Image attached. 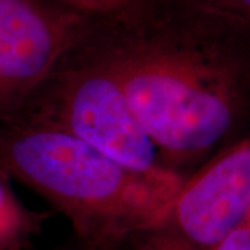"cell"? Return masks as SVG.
<instances>
[{
  "label": "cell",
  "mask_w": 250,
  "mask_h": 250,
  "mask_svg": "<svg viewBox=\"0 0 250 250\" xmlns=\"http://www.w3.org/2000/svg\"><path fill=\"white\" fill-rule=\"evenodd\" d=\"M86 39L161 161L188 179L250 118V28L170 0L93 20Z\"/></svg>",
  "instance_id": "cell-1"
},
{
  "label": "cell",
  "mask_w": 250,
  "mask_h": 250,
  "mask_svg": "<svg viewBox=\"0 0 250 250\" xmlns=\"http://www.w3.org/2000/svg\"><path fill=\"white\" fill-rule=\"evenodd\" d=\"M0 174L42 197L81 241L120 249L161 221L187 179L139 172L21 114L0 120Z\"/></svg>",
  "instance_id": "cell-2"
},
{
  "label": "cell",
  "mask_w": 250,
  "mask_h": 250,
  "mask_svg": "<svg viewBox=\"0 0 250 250\" xmlns=\"http://www.w3.org/2000/svg\"><path fill=\"white\" fill-rule=\"evenodd\" d=\"M86 35L14 114L72 135L131 170L172 172L161 161L118 81Z\"/></svg>",
  "instance_id": "cell-3"
},
{
  "label": "cell",
  "mask_w": 250,
  "mask_h": 250,
  "mask_svg": "<svg viewBox=\"0 0 250 250\" xmlns=\"http://www.w3.org/2000/svg\"><path fill=\"white\" fill-rule=\"evenodd\" d=\"M250 215V136L185 181L168 211L121 250H214Z\"/></svg>",
  "instance_id": "cell-4"
},
{
  "label": "cell",
  "mask_w": 250,
  "mask_h": 250,
  "mask_svg": "<svg viewBox=\"0 0 250 250\" xmlns=\"http://www.w3.org/2000/svg\"><path fill=\"white\" fill-rule=\"evenodd\" d=\"M92 22L56 0H0V120L24 106Z\"/></svg>",
  "instance_id": "cell-5"
},
{
  "label": "cell",
  "mask_w": 250,
  "mask_h": 250,
  "mask_svg": "<svg viewBox=\"0 0 250 250\" xmlns=\"http://www.w3.org/2000/svg\"><path fill=\"white\" fill-rule=\"evenodd\" d=\"M45 218L24 205L9 179L0 174V250L34 249Z\"/></svg>",
  "instance_id": "cell-6"
},
{
  "label": "cell",
  "mask_w": 250,
  "mask_h": 250,
  "mask_svg": "<svg viewBox=\"0 0 250 250\" xmlns=\"http://www.w3.org/2000/svg\"><path fill=\"white\" fill-rule=\"evenodd\" d=\"M206 16L250 28V0H170Z\"/></svg>",
  "instance_id": "cell-7"
},
{
  "label": "cell",
  "mask_w": 250,
  "mask_h": 250,
  "mask_svg": "<svg viewBox=\"0 0 250 250\" xmlns=\"http://www.w3.org/2000/svg\"><path fill=\"white\" fill-rule=\"evenodd\" d=\"M78 11L83 16L95 20L118 16L126 10L132 9L143 0H56Z\"/></svg>",
  "instance_id": "cell-8"
},
{
  "label": "cell",
  "mask_w": 250,
  "mask_h": 250,
  "mask_svg": "<svg viewBox=\"0 0 250 250\" xmlns=\"http://www.w3.org/2000/svg\"><path fill=\"white\" fill-rule=\"evenodd\" d=\"M214 250H250V215Z\"/></svg>",
  "instance_id": "cell-9"
},
{
  "label": "cell",
  "mask_w": 250,
  "mask_h": 250,
  "mask_svg": "<svg viewBox=\"0 0 250 250\" xmlns=\"http://www.w3.org/2000/svg\"><path fill=\"white\" fill-rule=\"evenodd\" d=\"M34 250V249H31ZM45 250H121V249H110V248H103V246H98V245H92L85 241H81L78 238H75L72 235V238L70 241L64 242L62 245H57L54 248Z\"/></svg>",
  "instance_id": "cell-10"
}]
</instances>
